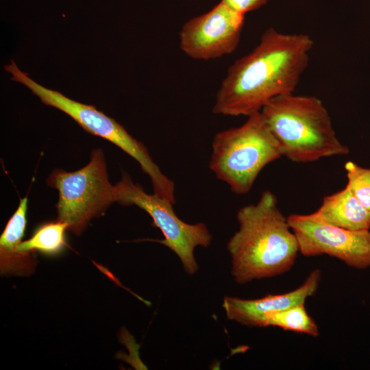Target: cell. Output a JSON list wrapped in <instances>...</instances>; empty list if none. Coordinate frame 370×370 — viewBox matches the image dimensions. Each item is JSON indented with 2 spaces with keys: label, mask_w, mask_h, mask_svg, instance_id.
<instances>
[{
  "label": "cell",
  "mask_w": 370,
  "mask_h": 370,
  "mask_svg": "<svg viewBox=\"0 0 370 370\" xmlns=\"http://www.w3.org/2000/svg\"><path fill=\"white\" fill-rule=\"evenodd\" d=\"M314 45L304 34H284L273 27L258 45L227 69L217 92L212 112L249 116L273 98L292 93L308 64Z\"/></svg>",
  "instance_id": "1"
},
{
  "label": "cell",
  "mask_w": 370,
  "mask_h": 370,
  "mask_svg": "<svg viewBox=\"0 0 370 370\" xmlns=\"http://www.w3.org/2000/svg\"><path fill=\"white\" fill-rule=\"evenodd\" d=\"M236 218L238 230L227 249L237 284L275 277L292 268L299 252L298 242L273 193L264 191L256 204L241 208Z\"/></svg>",
  "instance_id": "2"
},
{
  "label": "cell",
  "mask_w": 370,
  "mask_h": 370,
  "mask_svg": "<svg viewBox=\"0 0 370 370\" xmlns=\"http://www.w3.org/2000/svg\"><path fill=\"white\" fill-rule=\"evenodd\" d=\"M260 112L282 155L293 162H311L349 152L336 137L325 107L314 96L281 95Z\"/></svg>",
  "instance_id": "3"
},
{
  "label": "cell",
  "mask_w": 370,
  "mask_h": 370,
  "mask_svg": "<svg viewBox=\"0 0 370 370\" xmlns=\"http://www.w3.org/2000/svg\"><path fill=\"white\" fill-rule=\"evenodd\" d=\"M241 126L218 132L212 143L210 169L238 195L247 193L260 172L283 156L261 112Z\"/></svg>",
  "instance_id": "4"
},
{
  "label": "cell",
  "mask_w": 370,
  "mask_h": 370,
  "mask_svg": "<svg viewBox=\"0 0 370 370\" xmlns=\"http://www.w3.org/2000/svg\"><path fill=\"white\" fill-rule=\"evenodd\" d=\"M5 70L12 75L11 79L27 86L41 102L64 112L75 121L85 131L113 143L140 164L151 182L153 193L175 204V184L153 160L147 147L132 136L114 119L106 115L91 105L73 100L61 92L49 89L31 79L11 60Z\"/></svg>",
  "instance_id": "5"
},
{
  "label": "cell",
  "mask_w": 370,
  "mask_h": 370,
  "mask_svg": "<svg viewBox=\"0 0 370 370\" xmlns=\"http://www.w3.org/2000/svg\"><path fill=\"white\" fill-rule=\"evenodd\" d=\"M46 182L58 191L57 219L75 235H80L92 219L103 216L116 202L115 187L109 181L101 149L91 152L84 167L73 172L56 169Z\"/></svg>",
  "instance_id": "6"
},
{
  "label": "cell",
  "mask_w": 370,
  "mask_h": 370,
  "mask_svg": "<svg viewBox=\"0 0 370 370\" xmlns=\"http://www.w3.org/2000/svg\"><path fill=\"white\" fill-rule=\"evenodd\" d=\"M114 187L116 201L123 206H136L149 214L153 220V225L164 236L162 240L153 241L173 251L188 275L195 274L198 270V264L194 249L198 246L208 247L212 241L207 226L203 223L189 224L183 221L175 213L173 204L154 193H145L127 173L122 175Z\"/></svg>",
  "instance_id": "7"
},
{
  "label": "cell",
  "mask_w": 370,
  "mask_h": 370,
  "mask_svg": "<svg viewBox=\"0 0 370 370\" xmlns=\"http://www.w3.org/2000/svg\"><path fill=\"white\" fill-rule=\"evenodd\" d=\"M287 221L303 256L328 255L357 269L370 266L369 230H347L319 222L308 214H293Z\"/></svg>",
  "instance_id": "8"
},
{
  "label": "cell",
  "mask_w": 370,
  "mask_h": 370,
  "mask_svg": "<svg viewBox=\"0 0 370 370\" xmlns=\"http://www.w3.org/2000/svg\"><path fill=\"white\" fill-rule=\"evenodd\" d=\"M245 15L223 1L186 22L179 34L180 47L188 57L201 60L221 58L237 48Z\"/></svg>",
  "instance_id": "9"
},
{
  "label": "cell",
  "mask_w": 370,
  "mask_h": 370,
  "mask_svg": "<svg viewBox=\"0 0 370 370\" xmlns=\"http://www.w3.org/2000/svg\"><path fill=\"white\" fill-rule=\"evenodd\" d=\"M321 272L312 271L298 288L290 292L268 295L256 299H244L226 296L223 308L228 319L249 327H265L267 317L293 306L304 304L317 292Z\"/></svg>",
  "instance_id": "10"
},
{
  "label": "cell",
  "mask_w": 370,
  "mask_h": 370,
  "mask_svg": "<svg viewBox=\"0 0 370 370\" xmlns=\"http://www.w3.org/2000/svg\"><path fill=\"white\" fill-rule=\"evenodd\" d=\"M27 197L19 205L8 221L0 237V273L4 276L28 277L36 270V252H18L27 225Z\"/></svg>",
  "instance_id": "11"
},
{
  "label": "cell",
  "mask_w": 370,
  "mask_h": 370,
  "mask_svg": "<svg viewBox=\"0 0 370 370\" xmlns=\"http://www.w3.org/2000/svg\"><path fill=\"white\" fill-rule=\"evenodd\" d=\"M308 215L319 222L347 230L370 227V210L347 187L323 197L320 207Z\"/></svg>",
  "instance_id": "12"
},
{
  "label": "cell",
  "mask_w": 370,
  "mask_h": 370,
  "mask_svg": "<svg viewBox=\"0 0 370 370\" xmlns=\"http://www.w3.org/2000/svg\"><path fill=\"white\" fill-rule=\"evenodd\" d=\"M66 224L56 219L40 225L27 240L21 243L18 252H40L47 256H56L62 252L67 244Z\"/></svg>",
  "instance_id": "13"
},
{
  "label": "cell",
  "mask_w": 370,
  "mask_h": 370,
  "mask_svg": "<svg viewBox=\"0 0 370 370\" xmlns=\"http://www.w3.org/2000/svg\"><path fill=\"white\" fill-rule=\"evenodd\" d=\"M267 326L278 327L313 337L319 334L317 325L305 308V303L269 314L265 321V327Z\"/></svg>",
  "instance_id": "14"
},
{
  "label": "cell",
  "mask_w": 370,
  "mask_h": 370,
  "mask_svg": "<svg viewBox=\"0 0 370 370\" xmlns=\"http://www.w3.org/2000/svg\"><path fill=\"white\" fill-rule=\"evenodd\" d=\"M346 187L361 204L370 210V169L363 168L352 161L345 164Z\"/></svg>",
  "instance_id": "15"
},
{
  "label": "cell",
  "mask_w": 370,
  "mask_h": 370,
  "mask_svg": "<svg viewBox=\"0 0 370 370\" xmlns=\"http://www.w3.org/2000/svg\"><path fill=\"white\" fill-rule=\"evenodd\" d=\"M268 0H221L224 3L234 10L245 14L246 13L257 10L265 3Z\"/></svg>",
  "instance_id": "16"
}]
</instances>
